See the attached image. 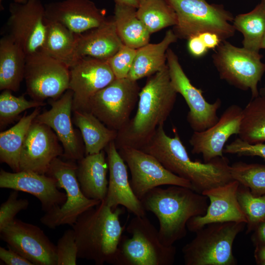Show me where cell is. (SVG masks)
<instances>
[{
	"instance_id": "cell-10",
	"label": "cell",
	"mask_w": 265,
	"mask_h": 265,
	"mask_svg": "<svg viewBox=\"0 0 265 265\" xmlns=\"http://www.w3.org/2000/svg\"><path fill=\"white\" fill-rule=\"evenodd\" d=\"M140 90L137 81L127 78L115 79L92 97L88 111L107 127L118 132L131 119Z\"/></svg>"
},
{
	"instance_id": "cell-6",
	"label": "cell",
	"mask_w": 265,
	"mask_h": 265,
	"mask_svg": "<svg viewBox=\"0 0 265 265\" xmlns=\"http://www.w3.org/2000/svg\"><path fill=\"white\" fill-rule=\"evenodd\" d=\"M244 222H224L206 225L182 248L186 265H236L233 245L244 229Z\"/></svg>"
},
{
	"instance_id": "cell-18",
	"label": "cell",
	"mask_w": 265,
	"mask_h": 265,
	"mask_svg": "<svg viewBox=\"0 0 265 265\" xmlns=\"http://www.w3.org/2000/svg\"><path fill=\"white\" fill-rule=\"evenodd\" d=\"M48 126L34 122L26 135L20 156V171L46 174L52 161L63 156V148Z\"/></svg>"
},
{
	"instance_id": "cell-5",
	"label": "cell",
	"mask_w": 265,
	"mask_h": 265,
	"mask_svg": "<svg viewBox=\"0 0 265 265\" xmlns=\"http://www.w3.org/2000/svg\"><path fill=\"white\" fill-rule=\"evenodd\" d=\"M126 228L131 237L123 235L115 265H172L177 253L174 245L160 240L159 230L146 215H135Z\"/></svg>"
},
{
	"instance_id": "cell-23",
	"label": "cell",
	"mask_w": 265,
	"mask_h": 265,
	"mask_svg": "<svg viewBox=\"0 0 265 265\" xmlns=\"http://www.w3.org/2000/svg\"><path fill=\"white\" fill-rule=\"evenodd\" d=\"M104 150L106 155L109 179L106 196L104 200L113 210L121 205L134 215H146L141 200L132 190L126 163L119 154L114 141Z\"/></svg>"
},
{
	"instance_id": "cell-33",
	"label": "cell",
	"mask_w": 265,
	"mask_h": 265,
	"mask_svg": "<svg viewBox=\"0 0 265 265\" xmlns=\"http://www.w3.org/2000/svg\"><path fill=\"white\" fill-rule=\"evenodd\" d=\"M238 138L251 144L265 142V96L252 98L242 110Z\"/></svg>"
},
{
	"instance_id": "cell-32",
	"label": "cell",
	"mask_w": 265,
	"mask_h": 265,
	"mask_svg": "<svg viewBox=\"0 0 265 265\" xmlns=\"http://www.w3.org/2000/svg\"><path fill=\"white\" fill-rule=\"evenodd\" d=\"M233 25L243 36V47L259 53L265 34V0H261L249 12L236 16Z\"/></svg>"
},
{
	"instance_id": "cell-38",
	"label": "cell",
	"mask_w": 265,
	"mask_h": 265,
	"mask_svg": "<svg viewBox=\"0 0 265 265\" xmlns=\"http://www.w3.org/2000/svg\"><path fill=\"white\" fill-rule=\"evenodd\" d=\"M57 265H76L78 247L73 229L66 230L56 245Z\"/></svg>"
},
{
	"instance_id": "cell-34",
	"label": "cell",
	"mask_w": 265,
	"mask_h": 265,
	"mask_svg": "<svg viewBox=\"0 0 265 265\" xmlns=\"http://www.w3.org/2000/svg\"><path fill=\"white\" fill-rule=\"evenodd\" d=\"M136 14L150 34L177 23L176 14L166 0L140 1Z\"/></svg>"
},
{
	"instance_id": "cell-14",
	"label": "cell",
	"mask_w": 265,
	"mask_h": 265,
	"mask_svg": "<svg viewBox=\"0 0 265 265\" xmlns=\"http://www.w3.org/2000/svg\"><path fill=\"white\" fill-rule=\"evenodd\" d=\"M0 237L33 265H57L56 246L36 225L15 218L0 230Z\"/></svg>"
},
{
	"instance_id": "cell-50",
	"label": "cell",
	"mask_w": 265,
	"mask_h": 265,
	"mask_svg": "<svg viewBox=\"0 0 265 265\" xmlns=\"http://www.w3.org/2000/svg\"><path fill=\"white\" fill-rule=\"evenodd\" d=\"M265 49V34L263 38L261 45V49Z\"/></svg>"
},
{
	"instance_id": "cell-24",
	"label": "cell",
	"mask_w": 265,
	"mask_h": 265,
	"mask_svg": "<svg viewBox=\"0 0 265 265\" xmlns=\"http://www.w3.org/2000/svg\"><path fill=\"white\" fill-rule=\"evenodd\" d=\"M123 45L113 18L106 19L98 27L76 34V53L79 59L89 57L107 61Z\"/></svg>"
},
{
	"instance_id": "cell-43",
	"label": "cell",
	"mask_w": 265,
	"mask_h": 265,
	"mask_svg": "<svg viewBox=\"0 0 265 265\" xmlns=\"http://www.w3.org/2000/svg\"><path fill=\"white\" fill-rule=\"evenodd\" d=\"M188 40L187 48L189 53L193 56L200 57L208 51V49L200 37L199 34L190 37Z\"/></svg>"
},
{
	"instance_id": "cell-2",
	"label": "cell",
	"mask_w": 265,
	"mask_h": 265,
	"mask_svg": "<svg viewBox=\"0 0 265 265\" xmlns=\"http://www.w3.org/2000/svg\"><path fill=\"white\" fill-rule=\"evenodd\" d=\"M177 95L166 64L160 70L148 77L139 94L135 115L117 132L114 141L117 149L130 147L141 149L157 128L164 124L168 118Z\"/></svg>"
},
{
	"instance_id": "cell-48",
	"label": "cell",
	"mask_w": 265,
	"mask_h": 265,
	"mask_svg": "<svg viewBox=\"0 0 265 265\" xmlns=\"http://www.w3.org/2000/svg\"><path fill=\"white\" fill-rule=\"evenodd\" d=\"M259 95L263 96H265V85L264 87H262L259 90Z\"/></svg>"
},
{
	"instance_id": "cell-7",
	"label": "cell",
	"mask_w": 265,
	"mask_h": 265,
	"mask_svg": "<svg viewBox=\"0 0 265 265\" xmlns=\"http://www.w3.org/2000/svg\"><path fill=\"white\" fill-rule=\"evenodd\" d=\"M174 10L177 23L173 31L178 38L188 39L205 32L218 35L223 41L235 34L234 17L222 5L206 0H166Z\"/></svg>"
},
{
	"instance_id": "cell-37",
	"label": "cell",
	"mask_w": 265,
	"mask_h": 265,
	"mask_svg": "<svg viewBox=\"0 0 265 265\" xmlns=\"http://www.w3.org/2000/svg\"><path fill=\"white\" fill-rule=\"evenodd\" d=\"M46 105L44 101H28L24 95L16 97L10 90H3L0 95V128L12 122L24 111Z\"/></svg>"
},
{
	"instance_id": "cell-4",
	"label": "cell",
	"mask_w": 265,
	"mask_h": 265,
	"mask_svg": "<svg viewBox=\"0 0 265 265\" xmlns=\"http://www.w3.org/2000/svg\"><path fill=\"white\" fill-rule=\"evenodd\" d=\"M123 210H113L104 200L82 213L73 225L78 258L97 265H114L118 246L126 226L120 216Z\"/></svg>"
},
{
	"instance_id": "cell-9",
	"label": "cell",
	"mask_w": 265,
	"mask_h": 265,
	"mask_svg": "<svg viewBox=\"0 0 265 265\" xmlns=\"http://www.w3.org/2000/svg\"><path fill=\"white\" fill-rule=\"evenodd\" d=\"M262 57L224 40L216 49L212 60L221 79L240 90H250L254 98L259 95L258 83L265 72Z\"/></svg>"
},
{
	"instance_id": "cell-11",
	"label": "cell",
	"mask_w": 265,
	"mask_h": 265,
	"mask_svg": "<svg viewBox=\"0 0 265 265\" xmlns=\"http://www.w3.org/2000/svg\"><path fill=\"white\" fill-rule=\"evenodd\" d=\"M70 68L40 50L26 55V92L33 100H56L69 89Z\"/></svg>"
},
{
	"instance_id": "cell-28",
	"label": "cell",
	"mask_w": 265,
	"mask_h": 265,
	"mask_svg": "<svg viewBox=\"0 0 265 265\" xmlns=\"http://www.w3.org/2000/svg\"><path fill=\"white\" fill-rule=\"evenodd\" d=\"M73 113V122L80 131L85 155L99 153L115 140L117 131L107 127L91 112L74 110Z\"/></svg>"
},
{
	"instance_id": "cell-27",
	"label": "cell",
	"mask_w": 265,
	"mask_h": 265,
	"mask_svg": "<svg viewBox=\"0 0 265 265\" xmlns=\"http://www.w3.org/2000/svg\"><path fill=\"white\" fill-rule=\"evenodd\" d=\"M26 54L9 36L0 40V90L17 91L24 79Z\"/></svg>"
},
{
	"instance_id": "cell-19",
	"label": "cell",
	"mask_w": 265,
	"mask_h": 265,
	"mask_svg": "<svg viewBox=\"0 0 265 265\" xmlns=\"http://www.w3.org/2000/svg\"><path fill=\"white\" fill-rule=\"evenodd\" d=\"M239 183L232 180L228 183L206 190L210 203L206 213L191 217L187 222V229L195 233L207 224L224 222L247 223L245 214L238 202L237 192Z\"/></svg>"
},
{
	"instance_id": "cell-1",
	"label": "cell",
	"mask_w": 265,
	"mask_h": 265,
	"mask_svg": "<svg viewBox=\"0 0 265 265\" xmlns=\"http://www.w3.org/2000/svg\"><path fill=\"white\" fill-rule=\"evenodd\" d=\"M163 126L157 128L141 150L153 155L171 172L188 181L193 190L201 194L233 180L227 158L219 157L207 162L192 160L177 129L173 128L171 137L166 134Z\"/></svg>"
},
{
	"instance_id": "cell-45",
	"label": "cell",
	"mask_w": 265,
	"mask_h": 265,
	"mask_svg": "<svg viewBox=\"0 0 265 265\" xmlns=\"http://www.w3.org/2000/svg\"><path fill=\"white\" fill-rule=\"evenodd\" d=\"M253 231L251 239L254 245L265 243V220L260 223Z\"/></svg>"
},
{
	"instance_id": "cell-35",
	"label": "cell",
	"mask_w": 265,
	"mask_h": 265,
	"mask_svg": "<svg viewBox=\"0 0 265 265\" xmlns=\"http://www.w3.org/2000/svg\"><path fill=\"white\" fill-rule=\"evenodd\" d=\"M233 180L248 187L255 196L265 194V165L236 162L230 165Z\"/></svg>"
},
{
	"instance_id": "cell-47",
	"label": "cell",
	"mask_w": 265,
	"mask_h": 265,
	"mask_svg": "<svg viewBox=\"0 0 265 265\" xmlns=\"http://www.w3.org/2000/svg\"><path fill=\"white\" fill-rule=\"evenodd\" d=\"M115 3H121L126 4L137 8L139 6L138 0H114Z\"/></svg>"
},
{
	"instance_id": "cell-36",
	"label": "cell",
	"mask_w": 265,
	"mask_h": 265,
	"mask_svg": "<svg viewBox=\"0 0 265 265\" xmlns=\"http://www.w3.org/2000/svg\"><path fill=\"white\" fill-rule=\"evenodd\" d=\"M237 198L247 218L246 234L253 231L257 225L265 220V194L255 196L250 189L239 184Z\"/></svg>"
},
{
	"instance_id": "cell-22",
	"label": "cell",
	"mask_w": 265,
	"mask_h": 265,
	"mask_svg": "<svg viewBox=\"0 0 265 265\" xmlns=\"http://www.w3.org/2000/svg\"><path fill=\"white\" fill-rule=\"evenodd\" d=\"M47 20L58 23L76 34L98 27L106 19L105 11L89 0H63L45 5Z\"/></svg>"
},
{
	"instance_id": "cell-15",
	"label": "cell",
	"mask_w": 265,
	"mask_h": 265,
	"mask_svg": "<svg viewBox=\"0 0 265 265\" xmlns=\"http://www.w3.org/2000/svg\"><path fill=\"white\" fill-rule=\"evenodd\" d=\"M9 10L8 35L26 55L40 50L46 31L45 5L40 0H28L25 3H11Z\"/></svg>"
},
{
	"instance_id": "cell-8",
	"label": "cell",
	"mask_w": 265,
	"mask_h": 265,
	"mask_svg": "<svg viewBox=\"0 0 265 265\" xmlns=\"http://www.w3.org/2000/svg\"><path fill=\"white\" fill-rule=\"evenodd\" d=\"M77 167L75 162L64 161L57 157L52 161L46 174L56 179L58 187L65 190L67 196L63 205L45 212L40 219L41 223L50 229L73 226L82 213L101 202L83 194L77 179Z\"/></svg>"
},
{
	"instance_id": "cell-39",
	"label": "cell",
	"mask_w": 265,
	"mask_h": 265,
	"mask_svg": "<svg viewBox=\"0 0 265 265\" xmlns=\"http://www.w3.org/2000/svg\"><path fill=\"white\" fill-rule=\"evenodd\" d=\"M136 49L123 45L107 61L116 79L127 78L132 67Z\"/></svg>"
},
{
	"instance_id": "cell-44",
	"label": "cell",
	"mask_w": 265,
	"mask_h": 265,
	"mask_svg": "<svg viewBox=\"0 0 265 265\" xmlns=\"http://www.w3.org/2000/svg\"><path fill=\"white\" fill-rule=\"evenodd\" d=\"M199 35L208 50L216 49L223 41L214 33L205 32L199 34Z\"/></svg>"
},
{
	"instance_id": "cell-42",
	"label": "cell",
	"mask_w": 265,
	"mask_h": 265,
	"mask_svg": "<svg viewBox=\"0 0 265 265\" xmlns=\"http://www.w3.org/2000/svg\"><path fill=\"white\" fill-rule=\"evenodd\" d=\"M0 259L6 265H33L10 247L7 249L0 247Z\"/></svg>"
},
{
	"instance_id": "cell-13",
	"label": "cell",
	"mask_w": 265,
	"mask_h": 265,
	"mask_svg": "<svg viewBox=\"0 0 265 265\" xmlns=\"http://www.w3.org/2000/svg\"><path fill=\"white\" fill-rule=\"evenodd\" d=\"M166 59L172 85L183 97L189 108L186 120L190 127L194 132H202L211 127L219 119L217 112L221 106L220 99L213 103L206 100L203 91L191 83L171 49L166 52Z\"/></svg>"
},
{
	"instance_id": "cell-25",
	"label": "cell",
	"mask_w": 265,
	"mask_h": 265,
	"mask_svg": "<svg viewBox=\"0 0 265 265\" xmlns=\"http://www.w3.org/2000/svg\"><path fill=\"white\" fill-rule=\"evenodd\" d=\"M77 179L83 194L88 198L103 201L107 194L108 171L105 150L85 155L78 160Z\"/></svg>"
},
{
	"instance_id": "cell-41",
	"label": "cell",
	"mask_w": 265,
	"mask_h": 265,
	"mask_svg": "<svg viewBox=\"0 0 265 265\" xmlns=\"http://www.w3.org/2000/svg\"><path fill=\"white\" fill-rule=\"evenodd\" d=\"M223 153L237 154L239 156H258L265 161V144H251L238 137L225 146Z\"/></svg>"
},
{
	"instance_id": "cell-46",
	"label": "cell",
	"mask_w": 265,
	"mask_h": 265,
	"mask_svg": "<svg viewBox=\"0 0 265 265\" xmlns=\"http://www.w3.org/2000/svg\"><path fill=\"white\" fill-rule=\"evenodd\" d=\"M254 258L257 265H265V243L255 245Z\"/></svg>"
},
{
	"instance_id": "cell-51",
	"label": "cell",
	"mask_w": 265,
	"mask_h": 265,
	"mask_svg": "<svg viewBox=\"0 0 265 265\" xmlns=\"http://www.w3.org/2000/svg\"><path fill=\"white\" fill-rule=\"evenodd\" d=\"M138 0L139 1H140L145 0Z\"/></svg>"
},
{
	"instance_id": "cell-31",
	"label": "cell",
	"mask_w": 265,
	"mask_h": 265,
	"mask_svg": "<svg viewBox=\"0 0 265 265\" xmlns=\"http://www.w3.org/2000/svg\"><path fill=\"white\" fill-rule=\"evenodd\" d=\"M137 8L115 3L114 16L118 34L124 45L137 49L149 43L150 33L138 18Z\"/></svg>"
},
{
	"instance_id": "cell-30",
	"label": "cell",
	"mask_w": 265,
	"mask_h": 265,
	"mask_svg": "<svg viewBox=\"0 0 265 265\" xmlns=\"http://www.w3.org/2000/svg\"><path fill=\"white\" fill-rule=\"evenodd\" d=\"M40 113V107L35 108L30 114H25L13 127L0 133V161L7 164L14 172L20 171L21 153L26 135Z\"/></svg>"
},
{
	"instance_id": "cell-49",
	"label": "cell",
	"mask_w": 265,
	"mask_h": 265,
	"mask_svg": "<svg viewBox=\"0 0 265 265\" xmlns=\"http://www.w3.org/2000/svg\"><path fill=\"white\" fill-rule=\"evenodd\" d=\"M14 2L17 3H25L27 2L28 0H12ZM0 2L1 1V0H0Z\"/></svg>"
},
{
	"instance_id": "cell-29",
	"label": "cell",
	"mask_w": 265,
	"mask_h": 265,
	"mask_svg": "<svg viewBox=\"0 0 265 265\" xmlns=\"http://www.w3.org/2000/svg\"><path fill=\"white\" fill-rule=\"evenodd\" d=\"M46 31L40 50L69 68L80 59L76 53V34L63 25L46 19Z\"/></svg>"
},
{
	"instance_id": "cell-17",
	"label": "cell",
	"mask_w": 265,
	"mask_h": 265,
	"mask_svg": "<svg viewBox=\"0 0 265 265\" xmlns=\"http://www.w3.org/2000/svg\"><path fill=\"white\" fill-rule=\"evenodd\" d=\"M73 93L68 89L60 98L52 99L51 108L39 113L34 122L50 127L56 134L63 148V156L71 160H79L85 156V147L73 126Z\"/></svg>"
},
{
	"instance_id": "cell-12",
	"label": "cell",
	"mask_w": 265,
	"mask_h": 265,
	"mask_svg": "<svg viewBox=\"0 0 265 265\" xmlns=\"http://www.w3.org/2000/svg\"><path fill=\"white\" fill-rule=\"evenodd\" d=\"M118 150L130 169V184L140 200L151 190L161 186L175 185L193 189L188 181L171 172L153 155L130 147Z\"/></svg>"
},
{
	"instance_id": "cell-26",
	"label": "cell",
	"mask_w": 265,
	"mask_h": 265,
	"mask_svg": "<svg viewBox=\"0 0 265 265\" xmlns=\"http://www.w3.org/2000/svg\"><path fill=\"white\" fill-rule=\"evenodd\" d=\"M173 30H168L160 42L149 44L136 49L132 67L127 78L134 81L151 76L166 64V52L169 46L177 40Z\"/></svg>"
},
{
	"instance_id": "cell-40",
	"label": "cell",
	"mask_w": 265,
	"mask_h": 265,
	"mask_svg": "<svg viewBox=\"0 0 265 265\" xmlns=\"http://www.w3.org/2000/svg\"><path fill=\"white\" fill-rule=\"evenodd\" d=\"M19 191L13 190L7 199L0 206V230L11 222L20 212L26 210L29 203L27 199H19Z\"/></svg>"
},
{
	"instance_id": "cell-3",
	"label": "cell",
	"mask_w": 265,
	"mask_h": 265,
	"mask_svg": "<svg viewBox=\"0 0 265 265\" xmlns=\"http://www.w3.org/2000/svg\"><path fill=\"white\" fill-rule=\"evenodd\" d=\"M208 199L190 188L171 185L152 189L141 201L145 211L157 217L161 241L170 246L186 237L187 223L191 217L206 213Z\"/></svg>"
},
{
	"instance_id": "cell-16",
	"label": "cell",
	"mask_w": 265,
	"mask_h": 265,
	"mask_svg": "<svg viewBox=\"0 0 265 265\" xmlns=\"http://www.w3.org/2000/svg\"><path fill=\"white\" fill-rule=\"evenodd\" d=\"M70 73L73 111H88L92 97L116 79L107 61L89 57L80 58L70 68Z\"/></svg>"
},
{
	"instance_id": "cell-21",
	"label": "cell",
	"mask_w": 265,
	"mask_h": 265,
	"mask_svg": "<svg viewBox=\"0 0 265 265\" xmlns=\"http://www.w3.org/2000/svg\"><path fill=\"white\" fill-rule=\"evenodd\" d=\"M0 187L32 194L39 200L45 212L62 206L67 199L66 193L59 190L55 179L30 171L11 173L1 169Z\"/></svg>"
},
{
	"instance_id": "cell-20",
	"label": "cell",
	"mask_w": 265,
	"mask_h": 265,
	"mask_svg": "<svg viewBox=\"0 0 265 265\" xmlns=\"http://www.w3.org/2000/svg\"><path fill=\"white\" fill-rule=\"evenodd\" d=\"M242 110L237 105H230L214 125L203 131L194 132L189 140L191 153L202 154L204 162L223 157L226 142L231 135L239 132Z\"/></svg>"
}]
</instances>
